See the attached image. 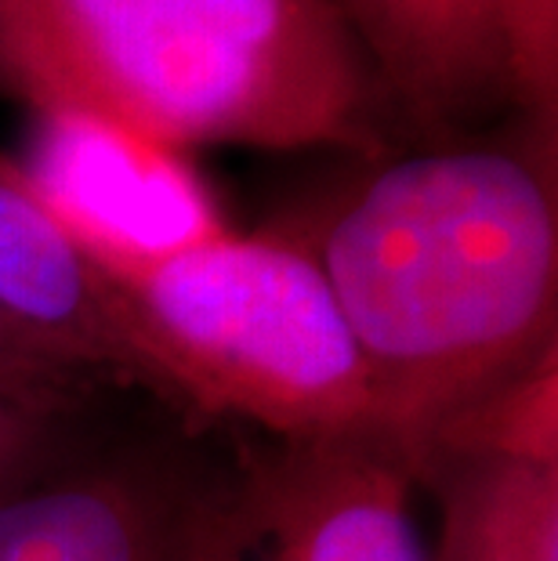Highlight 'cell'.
<instances>
[{
	"label": "cell",
	"instance_id": "1",
	"mask_svg": "<svg viewBox=\"0 0 558 561\" xmlns=\"http://www.w3.org/2000/svg\"><path fill=\"white\" fill-rule=\"evenodd\" d=\"M269 229L323 272L413 463L446 416L558 348V124L352 160Z\"/></svg>",
	"mask_w": 558,
	"mask_h": 561
},
{
	"label": "cell",
	"instance_id": "2",
	"mask_svg": "<svg viewBox=\"0 0 558 561\" xmlns=\"http://www.w3.org/2000/svg\"><path fill=\"white\" fill-rule=\"evenodd\" d=\"M0 94L178 152L402 149L330 0H0Z\"/></svg>",
	"mask_w": 558,
	"mask_h": 561
},
{
	"label": "cell",
	"instance_id": "3",
	"mask_svg": "<svg viewBox=\"0 0 558 561\" xmlns=\"http://www.w3.org/2000/svg\"><path fill=\"white\" fill-rule=\"evenodd\" d=\"M157 399L261 438L385 432L323 272L280 232L157 257H88Z\"/></svg>",
	"mask_w": 558,
	"mask_h": 561
},
{
	"label": "cell",
	"instance_id": "4",
	"mask_svg": "<svg viewBox=\"0 0 558 561\" xmlns=\"http://www.w3.org/2000/svg\"><path fill=\"white\" fill-rule=\"evenodd\" d=\"M254 432L121 391L0 496V561H232Z\"/></svg>",
	"mask_w": 558,
	"mask_h": 561
},
{
	"label": "cell",
	"instance_id": "5",
	"mask_svg": "<svg viewBox=\"0 0 558 561\" xmlns=\"http://www.w3.org/2000/svg\"><path fill=\"white\" fill-rule=\"evenodd\" d=\"M402 146L558 124V0H330Z\"/></svg>",
	"mask_w": 558,
	"mask_h": 561
},
{
	"label": "cell",
	"instance_id": "6",
	"mask_svg": "<svg viewBox=\"0 0 558 561\" xmlns=\"http://www.w3.org/2000/svg\"><path fill=\"white\" fill-rule=\"evenodd\" d=\"M421 471L388 432L254 435L232 561H432Z\"/></svg>",
	"mask_w": 558,
	"mask_h": 561
},
{
	"label": "cell",
	"instance_id": "7",
	"mask_svg": "<svg viewBox=\"0 0 558 561\" xmlns=\"http://www.w3.org/2000/svg\"><path fill=\"white\" fill-rule=\"evenodd\" d=\"M11 167L84 257H157L229 232L189 152L99 116L30 113Z\"/></svg>",
	"mask_w": 558,
	"mask_h": 561
},
{
	"label": "cell",
	"instance_id": "8",
	"mask_svg": "<svg viewBox=\"0 0 558 561\" xmlns=\"http://www.w3.org/2000/svg\"><path fill=\"white\" fill-rule=\"evenodd\" d=\"M0 308L69 363L146 388L116 322L110 286L62 225L22 188L8 152H0Z\"/></svg>",
	"mask_w": 558,
	"mask_h": 561
},
{
	"label": "cell",
	"instance_id": "9",
	"mask_svg": "<svg viewBox=\"0 0 558 561\" xmlns=\"http://www.w3.org/2000/svg\"><path fill=\"white\" fill-rule=\"evenodd\" d=\"M418 471L439 515L432 561H558V463L429 457Z\"/></svg>",
	"mask_w": 558,
	"mask_h": 561
},
{
	"label": "cell",
	"instance_id": "10",
	"mask_svg": "<svg viewBox=\"0 0 558 561\" xmlns=\"http://www.w3.org/2000/svg\"><path fill=\"white\" fill-rule=\"evenodd\" d=\"M558 463V348L446 416L418 453Z\"/></svg>",
	"mask_w": 558,
	"mask_h": 561
},
{
	"label": "cell",
	"instance_id": "11",
	"mask_svg": "<svg viewBox=\"0 0 558 561\" xmlns=\"http://www.w3.org/2000/svg\"><path fill=\"white\" fill-rule=\"evenodd\" d=\"M121 391L127 388H116L94 402L62 405L0 388V496L37 474L44 463L62 457Z\"/></svg>",
	"mask_w": 558,
	"mask_h": 561
},
{
	"label": "cell",
	"instance_id": "12",
	"mask_svg": "<svg viewBox=\"0 0 558 561\" xmlns=\"http://www.w3.org/2000/svg\"><path fill=\"white\" fill-rule=\"evenodd\" d=\"M0 388L19 391V396L80 405L110 396L116 388H135L124 380L102 377L94 369L69 363L66 355L47 348L44 341L22 330L4 308H0Z\"/></svg>",
	"mask_w": 558,
	"mask_h": 561
}]
</instances>
